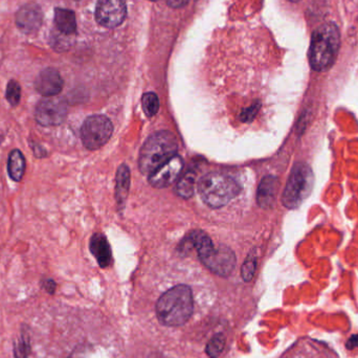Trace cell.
I'll return each mask as SVG.
<instances>
[{
	"instance_id": "obj_1",
	"label": "cell",
	"mask_w": 358,
	"mask_h": 358,
	"mask_svg": "<svg viewBox=\"0 0 358 358\" xmlns=\"http://www.w3.org/2000/svg\"><path fill=\"white\" fill-rule=\"evenodd\" d=\"M194 310L193 294L187 285H178L166 292L157 301V315L168 327L187 323Z\"/></svg>"
},
{
	"instance_id": "obj_2",
	"label": "cell",
	"mask_w": 358,
	"mask_h": 358,
	"mask_svg": "<svg viewBox=\"0 0 358 358\" xmlns=\"http://www.w3.org/2000/svg\"><path fill=\"white\" fill-rule=\"evenodd\" d=\"M341 48V33L336 23L327 22L315 29L309 48L313 69L326 71L336 63Z\"/></svg>"
},
{
	"instance_id": "obj_3",
	"label": "cell",
	"mask_w": 358,
	"mask_h": 358,
	"mask_svg": "<svg viewBox=\"0 0 358 358\" xmlns=\"http://www.w3.org/2000/svg\"><path fill=\"white\" fill-rule=\"evenodd\" d=\"M176 136L170 131H159L150 136L141 149L138 167L144 176H151L178 153Z\"/></svg>"
},
{
	"instance_id": "obj_4",
	"label": "cell",
	"mask_w": 358,
	"mask_h": 358,
	"mask_svg": "<svg viewBox=\"0 0 358 358\" xmlns=\"http://www.w3.org/2000/svg\"><path fill=\"white\" fill-rule=\"evenodd\" d=\"M198 193L210 208H219L227 206L239 195V183L227 174L210 172L199 179Z\"/></svg>"
},
{
	"instance_id": "obj_5",
	"label": "cell",
	"mask_w": 358,
	"mask_h": 358,
	"mask_svg": "<svg viewBox=\"0 0 358 358\" xmlns=\"http://www.w3.org/2000/svg\"><path fill=\"white\" fill-rule=\"evenodd\" d=\"M315 185V174L310 166L298 163L294 166L282 196L284 206L290 210L299 208L310 195Z\"/></svg>"
},
{
	"instance_id": "obj_6",
	"label": "cell",
	"mask_w": 358,
	"mask_h": 358,
	"mask_svg": "<svg viewBox=\"0 0 358 358\" xmlns=\"http://www.w3.org/2000/svg\"><path fill=\"white\" fill-rule=\"evenodd\" d=\"M113 132V123L108 117L100 115H92L82 125V142L90 150H96L110 140Z\"/></svg>"
},
{
	"instance_id": "obj_7",
	"label": "cell",
	"mask_w": 358,
	"mask_h": 358,
	"mask_svg": "<svg viewBox=\"0 0 358 358\" xmlns=\"http://www.w3.org/2000/svg\"><path fill=\"white\" fill-rule=\"evenodd\" d=\"M66 117V103L63 99L58 98V96L44 98L36 106V121L44 127L60 125L64 122Z\"/></svg>"
},
{
	"instance_id": "obj_8",
	"label": "cell",
	"mask_w": 358,
	"mask_h": 358,
	"mask_svg": "<svg viewBox=\"0 0 358 358\" xmlns=\"http://www.w3.org/2000/svg\"><path fill=\"white\" fill-rule=\"evenodd\" d=\"M199 259L206 268L220 277L231 275L236 266L235 254L227 246H213L206 254L200 256Z\"/></svg>"
},
{
	"instance_id": "obj_9",
	"label": "cell",
	"mask_w": 358,
	"mask_h": 358,
	"mask_svg": "<svg viewBox=\"0 0 358 358\" xmlns=\"http://www.w3.org/2000/svg\"><path fill=\"white\" fill-rule=\"evenodd\" d=\"M126 15L127 6L125 0H99L96 3V21L107 29H115L121 25Z\"/></svg>"
},
{
	"instance_id": "obj_10",
	"label": "cell",
	"mask_w": 358,
	"mask_h": 358,
	"mask_svg": "<svg viewBox=\"0 0 358 358\" xmlns=\"http://www.w3.org/2000/svg\"><path fill=\"white\" fill-rule=\"evenodd\" d=\"M182 159L178 155L172 157L171 159L164 164L163 166L155 170L151 176H149V182L152 187L157 189H164L176 182L182 171Z\"/></svg>"
},
{
	"instance_id": "obj_11",
	"label": "cell",
	"mask_w": 358,
	"mask_h": 358,
	"mask_svg": "<svg viewBox=\"0 0 358 358\" xmlns=\"http://www.w3.org/2000/svg\"><path fill=\"white\" fill-rule=\"evenodd\" d=\"M43 21L41 8L36 3H27L20 8L16 14V24L25 34L39 31Z\"/></svg>"
},
{
	"instance_id": "obj_12",
	"label": "cell",
	"mask_w": 358,
	"mask_h": 358,
	"mask_svg": "<svg viewBox=\"0 0 358 358\" xmlns=\"http://www.w3.org/2000/svg\"><path fill=\"white\" fill-rule=\"evenodd\" d=\"M62 77L57 69L48 67L43 69L41 73L38 75L35 81L36 90L39 92L41 96L48 98V96H56L60 94L63 90Z\"/></svg>"
},
{
	"instance_id": "obj_13",
	"label": "cell",
	"mask_w": 358,
	"mask_h": 358,
	"mask_svg": "<svg viewBox=\"0 0 358 358\" xmlns=\"http://www.w3.org/2000/svg\"><path fill=\"white\" fill-rule=\"evenodd\" d=\"M279 179L275 176H265L259 185L257 192V201L259 206L265 210L273 208L277 200L278 191H279Z\"/></svg>"
},
{
	"instance_id": "obj_14",
	"label": "cell",
	"mask_w": 358,
	"mask_h": 358,
	"mask_svg": "<svg viewBox=\"0 0 358 358\" xmlns=\"http://www.w3.org/2000/svg\"><path fill=\"white\" fill-rule=\"evenodd\" d=\"M90 252H92L102 268H106L111 264L113 254H111L110 245H109L106 237L102 234H94L92 236L90 239Z\"/></svg>"
},
{
	"instance_id": "obj_15",
	"label": "cell",
	"mask_w": 358,
	"mask_h": 358,
	"mask_svg": "<svg viewBox=\"0 0 358 358\" xmlns=\"http://www.w3.org/2000/svg\"><path fill=\"white\" fill-rule=\"evenodd\" d=\"M55 23H56L58 31L64 35H73L77 31V21H76V15L73 10L56 8Z\"/></svg>"
},
{
	"instance_id": "obj_16",
	"label": "cell",
	"mask_w": 358,
	"mask_h": 358,
	"mask_svg": "<svg viewBox=\"0 0 358 358\" xmlns=\"http://www.w3.org/2000/svg\"><path fill=\"white\" fill-rule=\"evenodd\" d=\"M130 187V170L127 165L120 166L117 173V181H115V196H117V203L123 206L127 199L128 192Z\"/></svg>"
},
{
	"instance_id": "obj_17",
	"label": "cell",
	"mask_w": 358,
	"mask_h": 358,
	"mask_svg": "<svg viewBox=\"0 0 358 358\" xmlns=\"http://www.w3.org/2000/svg\"><path fill=\"white\" fill-rule=\"evenodd\" d=\"M8 172L10 178L15 181H20L24 176L25 159L21 151L13 150L8 157Z\"/></svg>"
},
{
	"instance_id": "obj_18",
	"label": "cell",
	"mask_w": 358,
	"mask_h": 358,
	"mask_svg": "<svg viewBox=\"0 0 358 358\" xmlns=\"http://www.w3.org/2000/svg\"><path fill=\"white\" fill-rule=\"evenodd\" d=\"M196 189V173L194 171H187V173L183 174L176 185V193L180 197L191 198L193 194L195 193Z\"/></svg>"
},
{
	"instance_id": "obj_19",
	"label": "cell",
	"mask_w": 358,
	"mask_h": 358,
	"mask_svg": "<svg viewBox=\"0 0 358 358\" xmlns=\"http://www.w3.org/2000/svg\"><path fill=\"white\" fill-rule=\"evenodd\" d=\"M31 353V338H29V329L22 327V332L18 340L14 343L15 358H29Z\"/></svg>"
},
{
	"instance_id": "obj_20",
	"label": "cell",
	"mask_w": 358,
	"mask_h": 358,
	"mask_svg": "<svg viewBox=\"0 0 358 358\" xmlns=\"http://www.w3.org/2000/svg\"><path fill=\"white\" fill-rule=\"evenodd\" d=\"M225 336L221 334H217L216 336L210 338V342L206 345V355L210 358H217L224 350L225 347Z\"/></svg>"
},
{
	"instance_id": "obj_21",
	"label": "cell",
	"mask_w": 358,
	"mask_h": 358,
	"mask_svg": "<svg viewBox=\"0 0 358 358\" xmlns=\"http://www.w3.org/2000/svg\"><path fill=\"white\" fill-rule=\"evenodd\" d=\"M142 105L147 117H155L159 109V96L155 92H147L143 96Z\"/></svg>"
},
{
	"instance_id": "obj_22",
	"label": "cell",
	"mask_w": 358,
	"mask_h": 358,
	"mask_svg": "<svg viewBox=\"0 0 358 358\" xmlns=\"http://www.w3.org/2000/svg\"><path fill=\"white\" fill-rule=\"evenodd\" d=\"M257 267V256L256 254L248 255V258L244 261L243 265L241 268V275L244 281H252L254 278L255 271Z\"/></svg>"
},
{
	"instance_id": "obj_23",
	"label": "cell",
	"mask_w": 358,
	"mask_h": 358,
	"mask_svg": "<svg viewBox=\"0 0 358 358\" xmlns=\"http://www.w3.org/2000/svg\"><path fill=\"white\" fill-rule=\"evenodd\" d=\"M21 98V88L18 82L12 81L8 82L6 86V100L8 101L12 106H17L20 102Z\"/></svg>"
},
{
	"instance_id": "obj_24",
	"label": "cell",
	"mask_w": 358,
	"mask_h": 358,
	"mask_svg": "<svg viewBox=\"0 0 358 358\" xmlns=\"http://www.w3.org/2000/svg\"><path fill=\"white\" fill-rule=\"evenodd\" d=\"M261 104L260 103H256V104H252V106L248 107V108H244L242 110V113H240L239 119L241 120L244 123H250L252 120L256 117L258 111L260 110Z\"/></svg>"
},
{
	"instance_id": "obj_25",
	"label": "cell",
	"mask_w": 358,
	"mask_h": 358,
	"mask_svg": "<svg viewBox=\"0 0 358 358\" xmlns=\"http://www.w3.org/2000/svg\"><path fill=\"white\" fill-rule=\"evenodd\" d=\"M43 287L45 288V290L48 294H54L55 290H56L57 285L52 280L48 279L46 281L43 282Z\"/></svg>"
},
{
	"instance_id": "obj_26",
	"label": "cell",
	"mask_w": 358,
	"mask_h": 358,
	"mask_svg": "<svg viewBox=\"0 0 358 358\" xmlns=\"http://www.w3.org/2000/svg\"><path fill=\"white\" fill-rule=\"evenodd\" d=\"M347 348L349 350L358 348V334H355V336H352L349 338L348 343H347Z\"/></svg>"
},
{
	"instance_id": "obj_27",
	"label": "cell",
	"mask_w": 358,
	"mask_h": 358,
	"mask_svg": "<svg viewBox=\"0 0 358 358\" xmlns=\"http://www.w3.org/2000/svg\"><path fill=\"white\" fill-rule=\"evenodd\" d=\"M189 0H167V3L172 8H181L185 6Z\"/></svg>"
},
{
	"instance_id": "obj_28",
	"label": "cell",
	"mask_w": 358,
	"mask_h": 358,
	"mask_svg": "<svg viewBox=\"0 0 358 358\" xmlns=\"http://www.w3.org/2000/svg\"><path fill=\"white\" fill-rule=\"evenodd\" d=\"M151 1H159V0H151Z\"/></svg>"
},
{
	"instance_id": "obj_29",
	"label": "cell",
	"mask_w": 358,
	"mask_h": 358,
	"mask_svg": "<svg viewBox=\"0 0 358 358\" xmlns=\"http://www.w3.org/2000/svg\"><path fill=\"white\" fill-rule=\"evenodd\" d=\"M292 1H299V0H292Z\"/></svg>"
}]
</instances>
